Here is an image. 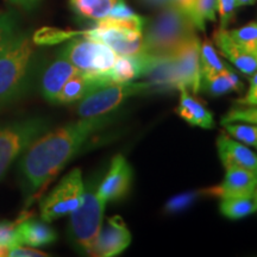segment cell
I'll list each match as a JSON object with an SVG mask.
<instances>
[{"label":"cell","instance_id":"22","mask_svg":"<svg viewBox=\"0 0 257 257\" xmlns=\"http://www.w3.org/2000/svg\"><path fill=\"white\" fill-rule=\"evenodd\" d=\"M201 88L205 89L208 94L220 96L230 92L242 93L244 85L234 70L227 66L221 73L201 79Z\"/></svg>","mask_w":257,"mask_h":257},{"label":"cell","instance_id":"23","mask_svg":"<svg viewBox=\"0 0 257 257\" xmlns=\"http://www.w3.org/2000/svg\"><path fill=\"white\" fill-rule=\"evenodd\" d=\"M119 2L121 0H69V4L75 14L96 22L106 17Z\"/></svg>","mask_w":257,"mask_h":257},{"label":"cell","instance_id":"44","mask_svg":"<svg viewBox=\"0 0 257 257\" xmlns=\"http://www.w3.org/2000/svg\"><path fill=\"white\" fill-rule=\"evenodd\" d=\"M256 56H257V53H256Z\"/></svg>","mask_w":257,"mask_h":257},{"label":"cell","instance_id":"18","mask_svg":"<svg viewBox=\"0 0 257 257\" xmlns=\"http://www.w3.org/2000/svg\"><path fill=\"white\" fill-rule=\"evenodd\" d=\"M57 239L55 230L44 220L28 219L22 216L17 225V244L32 248L53 244Z\"/></svg>","mask_w":257,"mask_h":257},{"label":"cell","instance_id":"28","mask_svg":"<svg viewBox=\"0 0 257 257\" xmlns=\"http://www.w3.org/2000/svg\"><path fill=\"white\" fill-rule=\"evenodd\" d=\"M225 131L232 136L234 140L242 142L246 146L257 148V125L250 123H227L224 124Z\"/></svg>","mask_w":257,"mask_h":257},{"label":"cell","instance_id":"21","mask_svg":"<svg viewBox=\"0 0 257 257\" xmlns=\"http://www.w3.org/2000/svg\"><path fill=\"white\" fill-rule=\"evenodd\" d=\"M144 76L149 78V82L155 89H160V91L178 89V78H176L174 61L172 56H152V61L148 66Z\"/></svg>","mask_w":257,"mask_h":257},{"label":"cell","instance_id":"43","mask_svg":"<svg viewBox=\"0 0 257 257\" xmlns=\"http://www.w3.org/2000/svg\"><path fill=\"white\" fill-rule=\"evenodd\" d=\"M10 2H12V3H15V4H16V0H10Z\"/></svg>","mask_w":257,"mask_h":257},{"label":"cell","instance_id":"4","mask_svg":"<svg viewBox=\"0 0 257 257\" xmlns=\"http://www.w3.org/2000/svg\"><path fill=\"white\" fill-rule=\"evenodd\" d=\"M106 202L99 197L94 186H89L83 193V201L70 213L68 233L73 245L79 251L87 253L94 245L102 226Z\"/></svg>","mask_w":257,"mask_h":257},{"label":"cell","instance_id":"16","mask_svg":"<svg viewBox=\"0 0 257 257\" xmlns=\"http://www.w3.org/2000/svg\"><path fill=\"white\" fill-rule=\"evenodd\" d=\"M213 41L220 54L225 59L245 75L251 76L257 72V56L256 54L243 49L232 41L226 29L219 28L213 35Z\"/></svg>","mask_w":257,"mask_h":257},{"label":"cell","instance_id":"26","mask_svg":"<svg viewBox=\"0 0 257 257\" xmlns=\"http://www.w3.org/2000/svg\"><path fill=\"white\" fill-rule=\"evenodd\" d=\"M227 32L234 43L238 44L243 49L253 54L257 53V22H251L233 30H227Z\"/></svg>","mask_w":257,"mask_h":257},{"label":"cell","instance_id":"31","mask_svg":"<svg viewBox=\"0 0 257 257\" xmlns=\"http://www.w3.org/2000/svg\"><path fill=\"white\" fill-rule=\"evenodd\" d=\"M217 12V0H197V14L201 31H205V23H206V21H216Z\"/></svg>","mask_w":257,"mask_h":257},{"label":"cell","instance_id":"30","mask_svg":"<svg viewBox=\"0 0 257 257\" xmlns=\"http://www.w3.org/2000/svg\"><path fill=\"white\" fill-rule=\"evenodd\" d=\"M16 34H17V23L14 15H0V54L9 46Z\"/></svg>","mask_w":257,"mask_h":257},{"label":"cell","instance_id":"25","mask_svg":"<svg viewBox=\"0 0 257 257\" xmlns=\"http://www.w3.org/2000/svg\"><path fill=\"white\" fill-rule=\"evenodd\" d=\"M229 66L218 55L216 48L208 40H205L200 44V72L201 79L216 75L221 73Z\"/></svg>","mask_w":257,"mask_h":257},{"label":"cell","instance_id":"13","mask_svg":"<svg viewBox=\"0 0 257 257\" xmlns=\"http://www.w3.org/2000/svg\"><path fill=\"white\" fill-rule=\"evenodd\" d=\"M224 181L219 186H214L201 191L207 195L221 199L250 197L257 186V174L242 168L225 169Z\"/></svg>","mask_w":257,"mask_h":257},{"label":"cell","instance_id":"39","mask_svg":"<svg viewBox=\"0 0 257 257\" xmlns=\"http://www.w3.org/2000/svg\"><path fill=\"white\" fill-rule=\"evenodd\" d=\"M38 0H16V4L23 6L25 9H30L32 5H35Z\"/></svg>","mask_w":257,"mask_h":257},{"label":"cell","instance_id":"37","mask_svg":"<svg viewBox=\"0 0 257 257\" xmlns=\"http://www.w3.org/2000/svg\"><path fill=\"white\" fill-rule=\"evenodd\" d=\"M237 104L257 106V87H249V91L245 96L242 99H238Z\"/></svg>","mask_w":257,"mask_h":257},{"label":"cell","instance_id":"3","mask_svg":"<svg viewBox=\"0 0 257 257\" xmlns=\"http://www.w3.org/2000/svg\"><path fill=\"white\" fill-rule=\"evenodd\" d=\"M32 72L34 41L28 34L17 32L0 54V110L27 93Z\"/></svg>","mask_w":257,"mask_h":257},{"label":"cell","instance_id":"17","mask_svg":"<svg viewBox=\"0 0 257 257\" xmlns=\"http://www.w3.org/2000/svg\"><path fill=\"white\" fill-rule=\"evenodd\" d=\"M108 83L113 82L108 80L106 74H86L79 72L66 82L54 104H72L79 101L88 93Z\"/></svg>","mask_w":257,"mask_h":257},{"label":"cell","instance_id":"11","mask_svg":"<svg viewBox=\"0 0 257 257\" xmlns=\"http://www.w3.org/2000/svg\"><path fill=\"white\" fill-rule=\"evenodd\" d=\"M130 243L131 233L124 220L119 216L111 217L107 219V225L101 226L88 255L95 257L117 256L124 251Z\"/></svg>","mask_w":257,"mask_h":257},{"label":"cell","instance_id":"41","mask_svg":"<svg viewBox=\"0 0 257 257\" xmlns=\"http://www.w3.org/2000/svg\"><path fill=\"white\" fill-rule=\"evenodd\" d=\"M9 250H10V245H6V244H0V257H8Z\"/></svg>","mask_w":257,"mask_h":257},{"label":"cell","instance_id":"14","mask_svg":"<svg viewBox=\"0 0 257 257\" xmlns=\"http://www.w3.org/2000/svg\"><path fill=\"white\" fill-rule=\"evenodd\" d=\"M217 148L225 169L242 168L257 174V155L248 147L221 133L217 140Z\"/></svg>","mask_w":257,"mask_h":257},{"label":"cell","instance_id":"29","mask_svg":"<svg viewBox=\"0 0 257 257\" xmlns=\"http://www.w3.org/2000/svg\"><path fill=\"white\" fill-rule=\"evenodd\" d=\"M237 121L257 125V106L240 105V107L231 108L220 119L221 125L227 123H237Z\"/></svg>","mask_w":257,"mask_h":257},{"label":"cell","instance_id":"40","mask_svg":"<svg viewBox=\"0 0 257 257\" xmlns=\"http://www.w3.org/2000/svg\"><path fill=\"white\" fill-rule=\"evenodd\" d=\"M256 3V0H236V6L239 8V6H249L253 5Z\"/></svg>","mask_w":257,"mask_h":257},{"label":"cell","instance_id":"8","mask_svg":"<svg viewBox=\"0 0 257 257\" xmlns=\"http://www.w3.org/2000/svg\"><path fill=\"white\" fill-rule=\"evenodd\" d=\"M60 56L68 60L80 72L86 74L107 73L118 57L106 44L85 37L70 41L61 50Z\"/></svg>","mask_w":257,"mask_h":257},{"label":"cell","instance_id":"12","mask_svg":"<svg viewBox=\"0 0 257 257\" xmlns=\"http://www.w3.org/2000/svg\"><path fill=\"white\" fill-rule=\"evenodd\" d=\"M133 184V168L123 155L114 156L110 169L96 188V193L105 202L118 201L127 194Z\"/></svg>","mask_w":257,"mask_h":257},{"label":"cell","instance_id":"24","mask_svg":"<svg viewBox=\"0 0 257 257\" xmlns=\"http://www.w3.org/2000/svg\"><path fill=\"white\" fill-rule=\"evenodd\" d=\"M220 212L224 217L237 220L257 212V202L253 194L250 197L221 199Z\"/></svg>","mask_w":257,"mask_h":257},{"label":"cell","instance_id":"1","mask_svg":"<svg viewBox=\"0 0 257 257\" xmlns=\"http://www.w3.org/2000/svg\"><path fill=\"white\" fill-rule=\"evenodd\" d=\"M110 114L82 118L38 137L25 150L18 163L21 186L28 204L44 191L93 135L107 126Z\"/></svg>","mask_w":257,"mask_h":257},{"label":"cell","instance_id":"19","mask_svg":"<svg viewBox=\"0 0 257 257\" xmlns=\"http://www.w3.org/2000/svg\"><path fill=\"white\" fill-rule=\"evenodd\" d=\"M152 56L146 53L118 56L113 67L106 74L111 82H130L144 76Z\"/></svg>","mask_w":257,"mask_h":257},{"label":"cell","instance_id":"20","mask_svg":"<svg viewBox=\"0 0 257 257\" xmlns=\"http://www.w3.org/2000/svg\"><path fill=\"white\" fill-rule=\"evenodd\" d=\"M180 102L176 113L182 119L187 121L193 126H199L202 128H212L214 126L213 114L201 104L200 101L189 94L186 87L179 88Z\"/></svg>","mask_w":257,"mask_h":257},{"label":"cell","instance_id":"42","mask_svg":"<svg viewBox=\"0 0 257 257\" xmlns=\"http://www.w3.org/2000/svg\"><path fill=\"white\" fill-rule=\"evenodd\" d=\"M253 198H255V200L257 202V186H256V188H255V192H253Z\"/></svg>","mask_w":257,"mask_h":257},{"label":"cell","instance_id":"9","mask_svg":"<svg viewBox=\"0 0 257 257\" xmlns=\"http://www.w3.org/2000/svg\"><path fill=\"white\" fill-rule=\"evenodd\" d=\"M82 36L106 44L118 56L137 55L143 53V32L141 31L120 28L95 27L91 30L82 31Z\"/></svg>","mask_w":257,"mask_h":257},{"label":"cell","instance_id":"15","mask_svg":"<svg viewBox=\"0 0 257 257\" xmlns=\"http://www.w3.org/2000/svg\"><path fill=\"white\" fill-rule=\"evenodd\" d=\"M80 70L74 67L68 60L59 56L44 69L41 76L40 89L46 100L55 102L57 95L70 78H73Z\"/></svg>","mask_w":257,"mask_h":257},{"label":"cell","instance_id":"7","mask_svg":"<svg viewBox=\"0 0 257 257\" xmlns=\"http://www.w3.org/2000/svg\"><path fill=\"white\" fill-rule=\"evenodd\" d=\"M85 185L82 173L75 168L59 182V185L40 202L42 220L51 223L73 213L83 201Z\"/></svg>","mask_w":257,"mask_h":257},{"label":"cell","instance_id":"32","mask_svg":"<svg viewBox=\"0 0 257 257\" xmlns=\"http://www.w3.org/2000/svg\"><path fill=\"white\" fill-rule=\"evenodd\" d=\"M199 194H200V193L198 192H189L172 198L168 202H167L166 211L168 212V213H176V212L185 210L186 207H188L189 205L195 200V198H197Z\"/></svg>","mask_w":257,"mask_h":257},{"label":"cell","instance_id":"5","mask_svg":"<svg viewBox=\"0 0 257 257\" xmlns=\"http://www.w3.org/2000/svg\"><path fill=\"white\" fill-rule=\"evenodd\" d=\"M49 120L41 117L10 121L0 125V180L14 161L24 153L38 137L48 133Z\"/></svg>","mask_w":257,"mask_h":257},{"label":"cell","instance_id":"6","mask_svg":"<svg viewBox=\"0 0 257 257\" xmlns=\"http://www.w3.org/2000/svg\"><path fill=\"white\" fill-rule=\"evenodd\" d=\"M153 89V85L149 81L108 83L82 98L76 107V113L81 118L108 114L130 96L142 94Z\"/></svg>","mask_w":257,"mask_h":257},{"label":"cell","instance_id":"27","mask_svg":"<svg viewBox=\"0 0 257 257\" xmlns=\"http://www.w3.org/2000/svg\"><path fill=\"white\" fill-rule=\"evenodd\" d=\"M82 35V31H66L55 28H42L36 31L32 37L35 44L40 46H49V44H57L61 42L70 40V38Z\"/></svg>","mask_w":257,"mask_h":257},{"label":"cell","instance_id":"35","mask_svg":"<svg viewBox=\"0 0 257 257\" xmlns=\"http://www.w3.org/2000/svg\"><path fill=\"white\" fill-rule=\"evenodd\" d=\"M172 4L176 5L182 12H185L192 19V22L194 23L197 29L201 31L197 14V0H172Z\"/></svg>","mask_w":257,"mask_h":257},{"label":"cell","instance_id":"36","mask_svg":"<svg viewBox=\"0 0 257 257\" xmlns=\"http://www.w3.org/2000/svg\"><path fill=\"white\" fill-rule=\"evenodd\" d=\"M49 256L48 253L41 251L36 248L28 246L24 248L21 244H15V245H10L9 256L8 257H47Z\"/></svg>","mask_w":257,"mask_h":257},{"label":"cell","instance_id":"2","mask_svg":"<svg viewBox=\"0 0 257 257\" xmlns=\"http://www.w3.org/2000/svg\"><path fill=\"white\" fill-rule=\"evenodd\" d=\"M143 53L154 57L173 56L180 48L197 36V27L178 6L169 4L147 21Z\"/></svg>","mask_w":257,"mask_h":257},{"label":"cell","instance_id":"10","mask_svg":"<svg viewBox=\"0 0 257 257\" xmlns=\"http://www.w3.org/2000/svg\"><path fill=\"white\" fill-rule=\"evenodd\" d=\"M200 44L199 38L194 37L172 56L178 78V89L186 87L193 93L201 89Z\"/></svg>","mask_w":257,"mask_h":257},{"label":"cell","instance_id":"38","mask_svg":"<svg viewBox=\"0 0 257 257\" xmlns=\"http://www.w3.org/2000/svg\"><path fill=\"white\" fill-rule=\"evenodd\" d=\"M141 4L149 8H165V6L172 4V0H138Z\"/></svg>","mask_w":257,"mask_h":257},{"label":"cell","instance_id":"33","mask_svg":"<svg viewBox=\"0 0 257 257\" xmlns=\"http://www.w3.org/2000/svg\"><path fill=\"white\" fill-rule=\"evenodd\" d=\"M218 14L220 16V28L226 29L236 14V0H217Z\"/></svg>","mask_w":257,"mask_h":257},{"label":"cell","instance_id":"34","mask_svg":"<svg viewBox=\"0 0 257 257\" xmlns=\"http://www.w3.org/2000/svg\"><path fill=\"white\" fill-rule=\"evenodd\" d=\"M19 219L16 221H0V244L15 245L17 244V225Z\"/></svg>","mask_w":257,"mask_h":257},{"label":"cell","instance_id":"45","mask_svg":"<svg viewBox=\"0 0 257 257\" xmlns=\"http://www.w3.org/2000/svg\"><path fill=\"white\" fill-rule=\"evenodd\" d=\"M0 15H2V14H0Z\"/></svg>","mask_w":257,"mask_h":257}]
</instances>
